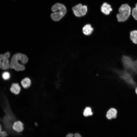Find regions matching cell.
Segmentation results:
<instances>
[{"label":"cell","mask_w":137,"mask_h":137,"mask_svg":"<svg viewBox=\"0 0 137 137\" xmlns=\"http://www.w3.org/2000/svg\"><path fill=\"white\" fill-rule=\"evenodd\" d=\"M23 123L21 121H18L15 122L12 126L13 129L15 132L20 133L22 132L24 129Z\"/></svg>","instance_id":"8"},{"label":"cell","mask_w":137,"mask_h":137,"mask_svg":"<svg viewBox=\"0 0 137 137\" xmlns=\"http://www.w3.org/2000/svg\"><path fill=\"white\" fill-rule=\"evenodd\" d=\"M83 115L85 116L91 115L93 114L91 109L90 107H87L84 110L83 113Z\"/></svg>","instance_id":"15"},{"label":"cell","mask_w":137,"mask_h":137,"mask_svg":"<svg viewBox=\"0 0 137 137\" xmlns=\"http://www.w3.org/2000/svg\"><path fill=\"white\" fill-rule=\"evenodd\" d=\"M10 74L8 72H4L2 74V77L5 80H7L9 79L10 77Z\"/></svg>","instance_id":"17"},{"label":"cell","mask_w":137,"mask_h":137,"mask_svg":"<svg viewBox=\"0 0 137 137\" xmlns=\"http://www.w3.org/2000/svg\"><path fill=\"white\" fill-rule=\"evenodd\" d=\"M130 38L133 43L137 44V30H134L130 32Z\"/></svg>","instance_id":"14"},{"label":"cell","mask_w":137,"mask_h":137,"mask_svg":"<svg viewBox=\"0 0 137 137\" xmlns=\"http://www.w3.org/2000/svg\"><path fill=\"white\" fill-rule=\"evenodd\" d=\"M101 10L104 14L108 15L109 14L110 12L112 11V9L110 5L106 3H104L101 7Z\"/></svg>","instance_id":"9"},{"label":"cell","mask_w":137,"mask_h":137,"mask_svg":"<svg viewBox=\"0 0 137 137\" xmlns=\"http://www.w3.org/2000/svg\"><path fill=\"white\" fill-rule=\"evenodd\" d=\"M118 72L121 78L127 84L133 87L136 85V83L130 72L126 70L119 71Z\"/></svg>","instance_id":"5"},{"label":"cell","mask_w":137,"mask_h":137,"mask_svg":"<svg viewBox=\"0 0 137 137\" xmlns=\"http://www.w3.org/2000/svg\"><path fill=\"white\" fill-rule=\"evenodd\" d=\"M74 135L72 133H70L67 134L65 137H74Z\"/></svg>","instance_id":"19"},{"label":"cell","mask_w":137,"mask_h":137,"mask_svg":"<svg viewBox=\"0 0 137 137\" xmlns=\"http://www.w3.org/2000/svg\"><path fill=\"white\" fill-rule=\"evenodd\" d=\"M74 137H81V136L79 133H76L74 134Z\"/></svg>","instance_id":"18"},{"label":"cell","mask_w":137,"mask_h":137,"mask_svg":"<svg viewBox=\"0 0 137 137\" xmlns=\"http://www.w3.org/2000/svg\"><path fill=\"white\" fill-rule=\"evenodd\" d=\"M2 127L1 125L0 124V137H1V135L2 132Z\"/></svg>","instance_id":"20"},{"label":"cell","mask_w":137,"mask_h":137,"mask_svg":"<svg viewBox=\"0 0 137 137\" xmlns=\"http://www.w3.org/2000/svg\"><path fill=\"white\" fill-rule=\"evenodd\" d=\"M122 62L125 70L137 74V59L134 60L129 56H123Z\"/></svg>","instance_id":"3"},{"label":"cell","mask_w":137,"mask_h":137,"mask_svg":"<svg viewBox=\"0 0 137 137\" xmlns=\"http://www.w3.org/2000/svg\"><path fill=\"white\" fill-rule=\"evenodd\" d=\"M135 91L137 95V87L135 88Z\"/></svg>","instance_id":"21"},{"label":"cell","mask_w":137,"mask_h":137,"mask_svg":"<svg viewBox=\"0 0 137 137\" xmlns=\"http://www.w3.org/2000/svg\"><path fill=\"white\" fill-rule=\"evenodd\" d=\"M31 80L30 78L28 77H25L21 81V84L22 87L25 89L29 88L31 85Z\"/></svg>","instance_id":"12"},{"label":"cell","mask_w":137,"mask_h":137,"mask_svg":"<svg viewBox=\"0 0 137 137\" xmlns=\"http://www.w3.org/2000/svg\"><path fill=\"white\" fill-rule=\"evenodd\" d=\"M119 13L116 15L117 21L119 22H123L127 20L131 14V9L127 4H123L119 8Z\"/></svg>","instance_id":"4"},{"label":"cell","mask_w":137,"mask_h":137,"mask_svg":"<svg viewBox=\"0 0 137 137\" xmlns=\"http://www.w3.org/2000/svg\"><path fill=\"white\" fill-rule=\"evenodd\" d=\"M93 30V28L91 25L87 24L85 25L83 28L82 31L83 33L86 35H91Z\"/></svg>","instance_id":"13"},{"label":"cell","mask_w":137,"mask_h":137,"mask_svg":"<svg viewBox=\"0 0 137 137\" xmlns=\"http://www.w3.org/2000/svg\"><path fill=\"white\" fill-rule=\"evenodd\" d=\"M72 10L76 16L80 17L86 14L88 8L86 6L83 5L81 4H79L73 7Z\"/></svg>","instance_id":"6"},{"label":"cell","mask_w":137,"mask_h":137,"mask_svg":"<svg viewBox=\"0 0 137 137\" xmlns=\"http://www.w3.org/2000/svg\"><path fill=\"white\" fill-rule=\"evenodd\" d=\"M28 60V58L25 55L20 53H16L11 58L10 62V68L16 71H23L25 69L23 64H26Z\"/></svg>","instance_id":"1"},{"label":"cell","mask_w":137,"mask_h":137,"mask_svg":"<svg viewBox=\"0 0 137 137\" xmlns=\"http://www.w3.org/2000/svg\"><path fill=\"white\" fill-rule=\"evenodd\" d=\"M132 15L134 18L137 20V3L135 5V7L132 10Z\"/></svg>","instance_id":"16"},{"label":"cell","mask_w":137,"mask_h":137,"mask_svg":"<svg viewBox=\"0 0 137 137\" xmlns=\"http://www.w3.org/2000/svg\"><path fill=\"white\" fill-rule=\"evenodd\" d=\"M10 54L7 52L4 54L0 55V68L3 70L9 69L10 66L9 58Z\"/></svg>","instance_id":"7"},{"label":"cell","mask_w":137,"mask_h":137,"mask_svg":"<svg viewBox=\"0 0 137 137\" xmlns=\"http://www.w3.org/2000/svg\"><path fill=\"white\" fill-rule=\"evenodd\" d=\"M21 89L20 86L18 83H14L11 85L10 90L13 93L17 95L20 93Z\"/></svg>","instance_id":"11"},{"label":"cell","mask_w":137,"mask_h":137,"mask_svg":"<svg viewBox=\"0 0 137 137\" xmlns=\"http://www.w3.org/2000/svg\"><path fill=\"white\" fill-rule=\"evenodd\" d=\"M51 10L53 12L51 14V17L53 20L56 21L60 20L66 12L65 6L59 3H56L53 5Z\"/></svg>","instance_id":"2"},{"label":"cell","mask_w":137,"mask_h":137,"mask_svg":"<svg viewBox=\"0 0 137 137\" xmlns=\"http://www.w3.org/2000/svg\"><path fill=\"white\" fill-rule=\"evenodd\" d=\"M117 111L114 108H111L107 111L106 114V117L109 119L115 118L116 117Z\"/></svg>","instance_id":"10"}]
</instances>
